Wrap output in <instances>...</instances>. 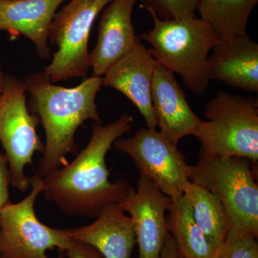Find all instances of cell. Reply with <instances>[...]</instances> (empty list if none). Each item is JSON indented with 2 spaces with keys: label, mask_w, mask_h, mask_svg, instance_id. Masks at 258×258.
<instances>
[{
  "label": "cell",
  "mask_w": 258,
  "mask_h": 258,
  "mask_svg": "<svg viewBox=\"0 0 258 258\" xmlns=\"http://www.w3.org/2000/svg\"><path fill=\"white\" fill-rule=\"evenodd\" d=\"M133 121L132 115L123 114L106 125L93 124L89 142L76 159L44 178L47 200L69 216L96 219L105 207L133 192L127 180L109 181L106 164L107 153Z\"/></svg>",
  "instance_id": "6da1fadb"
},
{
  "label": "cell",
  "mask_w": 258,
  "mask_h": 258,
  "mask_svg": "<svg viewBox=\"0 0 258 258\" xmlns=\"http://www.w3.org/2000/svg\"><path fill=\"white\" fill-rule=\"evenodd\" d=\"M103 76H93L74 88H64L51 82L44 73L25 78L27 91L31 97L32 111L43 125L45 150L37 174L45 178L69 164L67 157L78 149L76 134L85 121L101 124L96 99Z\"/></svg>",
  "instance_id": "7a4b0ae2"
},
{
  "label": "cell",
  "mask_w": 258,
  "mask_h": 258,
  "mask_svg": "<svg viewBox=\"0 0 258 258\" xmlns=\"http://www.w3.org/2000/svg\"><path fill=\"white\" fill-rule=\"evenodd\" d=\"M154 20V28L139 37L150 45L149 50L158 63L178 74L190 91L206 92L210 84L209 53L220 38L202 19L162 20L144 5Z\"/></svg>",
  "instance_id": "3957f363"
},
{
  "label": "cell",
  "mask_w": 258,
  "mask_h": 258,
  "mask_svg": "<svg viewBox=\"0 0 258 258\" xmlns=\"http://www.w3.org/2000/svg\"><path fill=\"white\" fill-rule=\"evenodd\" d=\"M205 116L195 137L205 157L258 160V99L218 92L205 106Z\"/></svg>",
  "instance_id": "277c9868"
},
{
  "label": "cell",
  "mask_w": 258,
  "mask_h": 258,
  "mask_svg": "<svg viewBox=\"0 0 258 258\" xmlns=\"http://www.w3.org/2000/svg\"><path fill=\"white\" fill-rule=\"evenodd\" d=\"M189 181L220 200L228 217L229 232L242 231L257 237L258 186L248 159L201 155L190 167Z\"/></svg>",
  "instance_id": "5b68a950"
},
{
  "label": "cell",
  "mask_w": 258,
  "mask_h": 258,
  "mask_svg": "<svg viewBox=\"0 0 258 258\" xmlns=\"http://www.w3.org/2000/svg\"><path fill=\"white\" fill-rule=\"evenodd\" d=\"M31 191L18 203L10 202L0 210V258H50L46 252L57 247L67 250L73 239L66 230L51 228L37 219V198L44 189V178H30ZM57 258H64L61 254Z\"/></svg>",
  "instance_id": "8992f818"
},
{
  "label": "cell",
  "mask_w": 258,
  "mask_h": 258,
  "mask_svg": "<svg viewBox=\"0 0 258 258\" xmlns=\"http://www.w3.org/2000/svg\"><path fill=\"white\" fill-rule=\"evenodd\" d=\"M112 0H71L56 13L49 41L57 47L44 71L51 82L85 78L90 69L88 42L98 14Z\"/></svg>",
  "instance_id": "52a82bcc"
},
{
  "label": "cell",
  "mask_w": 258,
  "mask_h": 258,
  "mask_svg": "<svg viewBox=\"0 0 258 258\" xmlns=\"http://www.w3.org/2000/svg\"><path fill=\"white\" fill-rule=\"evenodd\" d=\"M27 93L24 81L5 77L0 95V142L9 164L12 186L21 191L30 186L25 166L32 164L35 152L42 154L45 150V144L37 133L40 119L29 111Z\"/></svg>",
  "instance_id": "ba28073f"
},
{
  "label": "cell",
  "mask_w": 258,
  "mask_h": 258,
  "mask_svg": "<svg viewBox=\"0 0 258 258\" xmlns=\"http://www.w3.org/2000/svg\"><path fill=\"white\" fill-rule=\"evenodd\" d=\"M133 160L140 174L151 180L171 199L184 193L189 182L190 167L177 146L156 128H142L134 136L113 144Z\"/></svg>",
  "instance_id": "9c48e42d"
},
{
  "label": "cell",
  "mask_w": 258,
  "mask_h": 258,
  "mask_svg": "<svg viewBox=\"0 0 258 258\" xmlns=\"http://www.w3.org/2000/svg\"><path fill=\"white\" fill-rule=\"evenodd\" d=\"M171 204V199L142 174L137 181V189L118 203L133 222L139 258H161L169 233L166 212Z\"/></svg>",
  "instance_id": "30bf717a"
},
{
  "label": "cell",
  "mask_w": 258,
  "mask_h": 258,
  "mask_svg": "<svg viewBox=\"0 0 258 258\" xmlns=\"http://www.w3.org/2000/svg\"><path fill=\"white\" fill-rule=\"evenodd\" d=\"M158 62L138 39L134 46L112 64L102 80V86L124 95L144 117L148 128H157L152 101V85Z\"/></svg>",
  "instance_id": "8fae6325"
},
{
  "label": "cell",
  "mask_w": 258,
  "mask_h": 258,
  "mask_svg": "<svg viewBox=\"0 0 258 258\" xmlns=\"http://www.w3.org/2000/svg\"><path fill=\"white\" fill-rule=\"evenodd\" d=\"M151 94L157 126L169 142L177 146L181 139L195 135L203 120L191 109L174 74L159 63Z\"/></svg>",
  "instance_id": "7c38bea8"
},
{
  "label": "cell",
  "mask_w": 258,
  "mask_h": 258,
  "mask_svg": "<svg viewBox=\"0 0 258 258\" xmlns=\"http://www.w3.org/2000/svg\"><path fill=\"white\" fill-rule=\"evenodd\" d=\"M138 1L112 0L103 9L96 47L90 53V68L93 76H103L138 40L132 20Z\"/></svg>",
  "instance_id": "4fadbf2b"
},
{
  "label": "cell",
  "mask_w": 258,
  "mask_h": 258,
  "mask_svg": "<svg viewBox=\"0 0 258 258\" xmlns=\"http://www.w3.org/2000/svg\"><path fill=\"white\" fill-rule=\"evenodd\" d=\"M208 60L210 80L246 92H258V44L248 36L220 40Z\"/></svg>",
  "instance_id": "5bb4252c"
},
{
  "label": "cell",
  "mask_w": 258,
  "mask_h": 258,
  "mask_svg": "<svg viewBox=\"0 0 258 258\" xmlns=\"http://www.w3.org/2000/svg\"><path fill=\"white\" fill-rule=\"evenodd\" d=\"M66 0H0V30L11 38L23 35L42 60L49 58V35L57 8Z\"/></svg>",
  "instance_id": "9a60e30c"
},
{
  "label": "cell",
  "mask_w": 258,
  "mask_h": 258,
  "mask_svg": "<svg viewBox=\"0 0 258 258\" xmlns=\"http://www.w3.org/2000/svg\"><path fill=\"white\" fill-rule=\"evenodd\" d=\"M66 230L71 238L92 246L104 258H131L137 243L133 222L117 203L105 207L91 225Z\"/></svg>",
  "instance_id": "2e32d148"
},
{
  "label": "cell",
  "mask_w": 258,
  "mask_h": 258,
  "mask_svg": "<svg viewBox=\"0 0 258 258\" xmlns=\"http://www.w3.org/2000/svg\"><path fill=\"white\" fill-rule=\"evenodd\" d=\"M168 212V230L183 258H218V250L199 227L183 195L171 199Z\"/></svg>",
  "instance_id": "e0dca14e"
},
{
  "label": "cell",
  "mask_w": 258,
  "mask_h": 258,
  "mask_svg": "<svg viewBox=\"0 0 258 258\" xmlns=\"http://www.w3.org/2000/svg\"><path fill=\"white\" fill-rule=\"evenodd\" d=\"M183 197L191 207L195 221L219 253L230 230L221 202L210 190L191 181L185 187Z\"/></svg>",
  "instance_id": "ac0fdd59"
},
{
  "label": "cell",
  "mask_w": 258,
  "mask_h": 258,
  "mask_svg": "<svg viewBox=\"0 0 258 258\" xmlns=\"http://www.w3.org/2000/svg\"><path fill=\"white\" fill-rule=\"evenodd\" d=\"M258 0H200L197 11L220 40L247 35L249 15Z\"/></svg>",
  "instance_id": "d6986e66"
},
{
  "label": "cell",
  "mask_w": 258,
  "mask_h": 258,
  "mask_svg": "<svg viewBox=\"0 0 258 258\" xmlns=\"http://www.w3.org/2000/svg\"><path fill=\"white\" fill-rule=\"evenodd\" d=\"M257 237L247 232L230 231L218 258H258Z\"/></svg>",
  "instance_id": "ffe728a7"
},
{
  "label": "cell",
  "mask_w": 258,
  "mask_h": 258,
  "mask_svg": "<svg viewBox=\"0 0 258 258\" xmlns=\"http://www.w3.org/2000/svg\"><path fill=\"white\" fill-rule=\"evenodd\" d=\"M200 0H146L162 20H181L195 18Z\"/></svg>",
  "instance_id": "44dd1931"
},
{
  "label": "cell",
  "mask_w": 258,
  "mask_h": 258,
  "mask_svg": "<svg viewBox=\"0 0 258 258\" xmlns=\"http://www.w3.org/2000/svg\"><path fill=\"white\" fill-rule=\"evenodd\" d=\"M11 175L6 156L0 153V210L10 203L9 186Z\"/></svg>",
  "instance_id": "7402d4cb"
},
{
  "label": "cell",
  "mask_w": 258,
  "mask_h": 258,
  "mask_svg": "<svg viewBox=\"0 0 258 258\" xmlns=\"http://www.w3.org/2000/svg\"><path fill=\"white\" fill-rule=\"evenodd\" d=\"M66 252L69 258H104L92 246L74 239Z\"/></svg>",
  "instance_id": "603a6c76"
},
{
  "label": "cell",
  "mask_w": 258,
  "mask_h": 258,
  "mask_svg": "<svg viewBox=\"0 0 258 258\" xmlns=\"http://www.w3.org/2000/svg\"><path fill=\"white\" fill-rule=\"evenodd\" d=\"M161 258H183L178 250L175 241L169 233L161 252Z\"/></svg>",
  "instance_id": "cb8c5ba5"
},
{
  "label": "cell",
  "mask_w": 258,
  "mask_h": 258,
  "mask_svg": "<svg viewBox=\"0 0 258 258\" xmlns=\"http://www.w3.org/2000/svg\"><path fill=\"white\" fill-rule=\"evenodd\" d=\"M5 76L3 74V69H2L1 64H0V95L3 92V86H4Z\"/></svg>",
  "instance_id": "d4e9b609"
}]
</instances>
